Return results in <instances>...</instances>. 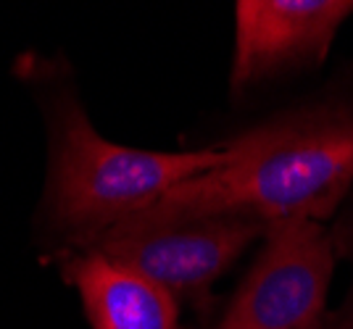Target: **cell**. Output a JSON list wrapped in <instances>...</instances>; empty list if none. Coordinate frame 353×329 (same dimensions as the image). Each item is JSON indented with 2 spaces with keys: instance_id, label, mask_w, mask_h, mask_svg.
<instances>
[{
  "instance_id": "obj_1",
  "label": "cell",
  "mask_w": 353,
  "mask_h": 329,
  "mask_svg": "<svg viewBox=\"0 0 353 329\" xmlns=\"http://www.w3.org/2000/svg\"><path fill=\"white\" fill-rule=\"evenodd\" d=\"M224 161L182 182L145 216L324 222L353 184V105L303 111L221 142Z\"/></svg>"
},
{
  "instance_id": "obj_2",
  "label": "cell",
  "mask_w": 353,
  "mask_h": 329,
  "mask_svg": "<svg viewBox=\"0 0 353 329\" xmlns=\"http://www.w3.org/2000/svg\"><path fill=\"white\" fill-rule=\"evenodd\" d=\"M224 161L221 145L190 153L127 148L105 140L82 105L66 98L56 111L48 206L53 222L88 245L105 229L159 203L182 182Z\"/></svg>"
},
{
  "instance_id": "obj_3",
  "label": "cell",
  "mask_w": 353,
  "mask_h": 329,
  "mask_svg": "<svg viewBox=\"0 0 353 329\" xmlns=\"http://www.w3.org/2000/svg\"><path fill=\"white\" fill-rule=\"evenodd\" d=\"M264 232V222L248 216L161 219L137 213L85 248L140 271L179 300L203 295Z\"/></svg>"
},
{
  "instance_id": "obj_4",
  "label": "cell",
  "mask_w": 353,
  "mask_h": 329,
  "mask_svg": "<svg viewBox=\"0 0 353 329\" xmlns=\"http://www.w3.org/2000/svg\"><path fill=\"white\" fill-rule=\"evenodd\" d=\"M264 251L214 329H324L335 251L322 222L266 224Z\"/></svg>"
},
{
  "instance_id": "obj_5",
  "label": "cell",
  "mask_w": 353,
  "mask_h": 329,
  "mask_svg": "<svg viewBox=\"0 0 353 329\" xmlns=\"http://www.w3.org/2000/svg\"><path fill=\"white\" fill-rule=\"evenodd\" d=\"M353 0H240L232 90L298 63H322Z\"/></svg>"
},
{
  "instance_id": "obj_6",
  "label": "cell",
  "mask_w": 353,
  "mask_h": 329,
  "mask_svg": "<svg viewBox=\"0 0 353 329\" xmlns=\"http://www.w3.org/2000/svg\"><path fill=\"white\" fill-rule=\"evenodd\" d=\"M63 277L77 287L92 329H179L174 295L101 251L69 255Z\"/></svg>"
},
{
  "instance_id": "obj_7",
  "label": "cell",
  "mask_w": 353,
  "mask_h": 329,
  "mask_svg": "<svg viewBox=\"0 0 353 329\" xmlns=\"http://www.w3.org/2000/svg\"><path fill=\"white\" fill-rule=\"evenodd\" d=\"M324 329H353V295L340 314H335L330 321H324Z\"/></svg>"
}]
</instances>
